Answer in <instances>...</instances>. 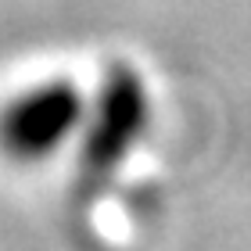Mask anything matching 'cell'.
I'll return each mask as SVG.
<instances>
[{"mask_svg":"<svg viewBox=\"0 0 251 251\" xmlns=\"http://www.w3.org/2000/svg\"><path fill=\"white\" fill-rule=\"evenodd\" d=\"M147 126V90L140 75L129 68H111L100 83L97 100L86 104L83 119V158H79V179L83 194L94 198L108 187V179L119 173L122 158L136 147Z\"/></svg>","mask_w":251,"mask_h":251,"instance_id":"cell-1","label":"cell"},{"mask_svg":"<svg viewBox=\"0 0 251 251\" xmlns=\"http://www.w3.org/2000/svg\"><path fill=\"white\" fill-rule=\"evenodd\" d=\"M83 90L65 79H47L15 94L0 111V147L18 162H40L75 140L86 119Z\"/></svg>","mask_w":251,"mask_h":251,"instance_id":"cell-2","label":"cell"}]
</instances>
